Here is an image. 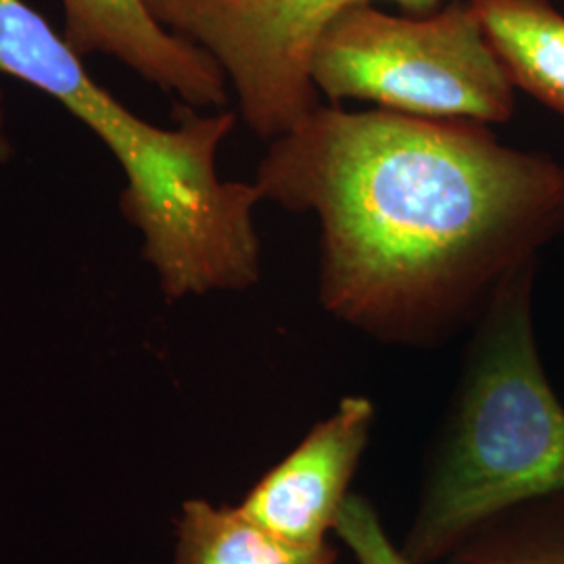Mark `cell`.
Segmentation results:
<instances>
[{"label": "cell", "mask_w": 564, "mask_h": 564, "mask_svg": "<svg viewBox=\"0 0 564 564\" xmlns=\"http://www.w3.org/2000/svg\"><path fill=\"white\" fill-rule=\"evenodd\" d=\"M377 408L366 395H345L281 463L253 485L237 508L282 542L326 544L368 449Z\"/></svg>", "instance_id": "6"}, {"label": "cell", "mask_w": 564, "mask_h": 564, "mask_svg": "<svg viewBox=\"0 0 564 564\" xmlns=\"http://www.w3.org/2000/svg\"><path fill=\"white\" fill-rule=\"evenodd\" d=\"M335 533L351 550L358 564H405L400 547L387 538L375 506L362 496L347 498Z\"/></svg>", "instance_id": "11"}, {"label": "cell", "mask_w": 564, "mask_h": 564, "mask_svg": "<svg viewBox=\"0 0 564 564\" xmlns=\"http://www.w3.org/2000/svg\"><path fill=\"white\" fill-rule=\"evenodd\" d=\"M174 564H339L335 545L286 544L237 506L188 498L176 517Z\"/></svg>", "instance_id": "9"}, {"label": "cell", "mask_w": 564, "mask_h": 564, "mask_svg": "<svg viewBox=\"0 0 564 564\" xmlns=\"http://www.w3.org/2000/svg\"><path fill=\"white\" fill-rule=\"evenodd\" d=\"M13 155V144L7 134V113H4V97L0 90V163H7Z\"/></svg>", "instance_id": "12"}, {"label": "cell", "mask_w": 564, "mask_h": 564, "mask_svg": "<svg viewBox=\"0 0 564 564\" xmlns=\"http://www.w3.org/2000/svg\"><path fill=\"white\" fill-rule=\"evenodd\" d=\"M517 90L564 118V15L552 0H468Z\"/></svg>", "instance_id": "8"}, {"label": "cell", "mask_w": 564, "mask_h": 564, "mask_svg": "<svg viewBox=\"0 0 564 564\" xmlns=\"http://www.w3.org/2000/svg\"><path fill=\"white\" fill-rule=\"evenodd\" d=\"M538 262L491 295L431 447L405 564H440L479 527L564 494V403L545 375L535 323Z\"/></svg>", "instance_id": "3"}, {"label": "cell", "mask_w": 564, "mask_h": 564, "mask_svg": "<svg viewBox=\"0 0 564 564\" xmlns=\"http://www.w3.org/2000/svg\"><path fill=\"white\" fill-rule=\"evenodd\" d=\"M63 39L80 55L121 61L163 93L195 109L228 102L226 76L202 46L163 28L144 0H61Z\"/></svg>", "instance_id": "7"}, {"label": "cell", "mask_w": 564, "mask_h": 564, "mask_svg": "<svg viewBox=\"0 0 564 564\" xmlns=\"http://www.w3.org/2000/svg\"><path fill=\"white\" fill-rule=\"evenodd\" d=\"M310 76L330 105L366 101L410 118L487 126L517 111V88L468 0L431 15L351 7L321 34Z\"/></svg>", "instance_id": "4"}, {"label": "cell", "mask_w": 564, "mask_h": 564, "mask_svg": "<svg viewBox=\"0 0 564 564\" xmlns=\"http://www.w3.org/2000/svg\"><path fill=\"white\" fill-rule=\"evenodd\" d=\"M262 202L321 224L318 303L384 345L440 347L564 235V165L481 121L318 105L270 141Z\"/></svg>", "instance_id": "1"}, {"label": "cell", "mask_w": 564, "mask_h": 564, "mask_svg": "<svg viewBox=\"0 0 564 564\" xmlns=\"http://www.w3.org/2000/svg\"><path fill=\"white\" fill-rule=\"evenodd\" d=\"M0 74L25 82L88 126L126 176L120 207L142 237V260L167 303L241 293L262 276L253 182L218 174V151L237 126L232 111L174 109V128L139 118L97 84L69 42L25 0H0Z\"/></svg>", "instance_id": "2"}, {"label": "cell", "mask_w": 564, "mask_h": 564, "mask_svg": "<svg viewBox=\"0 0 564 564\" xmlns=\"http://www.w3.org/2000/svg\"><path fill=\"white\" fill-rule=\"evenodd\" d=\"M377 0H144L170 32L202 46L232 84L245 126L274 141L321 101L312 53L339 13ZM408 15H431L444 0H391Z\"/></svg>", "instance_id": "5"}, {"label": "cell", "mask_w": 564, "mask_h": 564, "mask_svg": "<svg viewBox=\"0 0 564 564\" xmlns=\"http://www.w3.org/2000/svg\"><path fill=\"white\" fill-rule=\"evenodd\" d=\"M444 564H564V494L506 510Z\"/></svg>", "instance_id": "10"}]
</instances>
